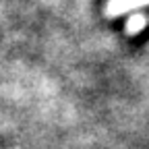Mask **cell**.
<instances>
[{
	"label": "cell",
	"mask_w": 149,
	"mask_h": 149,
	"mask_svg": "<svg viewBox=\"0 0 149 149\" xmlns=\"http://www.w3.org/2000/svg\"><path fill=\"white\" fill-rule=\"evenodd\" d=\"M145 25H147V17L145 15H133V17L128 19V23H126V31H128V35H135Z\"/></svg>",
	"instance_id": "obj_2"
},
{
	"label": "cell",
	"mask_w": 149,
	"mask_h": 149,
	"mask_svg": "<svg viewBox=\"0 0 149 149\" xmlns=\"http://www.w3.org/2000/svg\"><path fill=\"white\" fill-rule=\"evenodd\" d=\"M147 4H149V0H110L106 6V13H108V17H116L130 8H139V6H147Z\"/></svg>",
	"instance_id": "obj_1"
}]
</instances>
